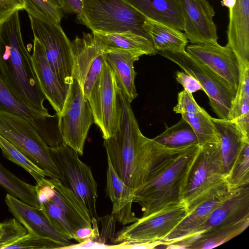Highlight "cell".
Here are the masks:
<instances>
[{
  "label": "cell",
  "instance_id": "cell-1",
  "mask_svg": "<svg viewBox=\"0 0 249 249\" xmlns=\"http://www.w3.org/2000/svg\"><path fill=\"white\" fill-rule=\"evenodd\" d=\"M118 99L120 116L117 128L112 136L104 140V145L118 176L137 194L163 161L186 148H168L144 136L131 103L120 89Z\"/></svg>",
  "mask_w": 249,
  "mask_h": 249
},
{
  "label": "cell",
  "instance_id": "cell-2",
  "mask_svg": "<svg viewBox=\"0 0 249 249\" xmlns=\"http://www.w3.org/2000/svg\"><path fill=\"white\" fill-rule=\"evenodd\" d=\"M19 11L0 24V72L9 90L23 104L46 117V97L21 32Z\"/></svg>",
  "mask_w": 249,
  "mask_h": 249
},
{
  "label": "cell",
  "instance_id": "cell-3",
  "mask_svg": "<svg viewBox=\"0 0 249 249\" xmlns=\"http://www.w3.org/2000/svg\"><path fill=\"white\" fill-rule=\"evenodd\" d=\"M199 146L187 147L171 156L150 174L134 199L142 207V217L183 202L182 190Z\"/></svg>",
  "mask_w": 249,
  "mask_h": 249
},
{
  "label": "cell",
  "instance_id": "cell-4",
  "mask_svg": "<svg viewBox=\"0 0 249 249\" xmlns=\"http://www.w3.org/2000/svg\"><path fill=\"white\" fill-rule=\"evenodd\" d=\"M83 14L82 24L92 32L130 31L150 39L142 28L146 17L126 0H84Z\"/></svg>",
  "mask_w": 249,
  "mask_h": 249
},
{
  "label": "cell",
  "instance_id": "cell-5",
  "mask_svg": "<svg viewBox=\"0 0 249 249\" xmlns=\"http://www.w3.org/2000/svg\"><path fill=\"white\" fill-rule=\"evenodd\" d=\"M0 135L42 169L47 177L60 180L49 146L26 119L0 110Z\"/></svg>",
  "mask_w": 249,
  "mask_h": 249
},
{
  "label": "cell",
  "instance_id": "cell-6",
  "mask_svg": "<svg viewBox=\"0 0 249 249\" xmlns=\"http://www.w3.org/2000/svg\"><path fill=\"white\" fill-rule=\"evenodd\" d=\"M49 150L61 182L84 204L91 219H97V184L90 167L80 160L76 151L63 142L57 147H49Z\"/></svg>",
  "mask_w": 249,
  "mask_h": 249
},
{
  "label": "cell",
  "instance_id": "cell-7",
  "mask_svg": "<svg viewBox=\"0 0 249 249\" xmlns=\"http://www.w3.org/2000/svg\"><path fill=\"white\" fill-rule=\"evenodd\" d=\"M28 15L34 37L42 45L46 59L57 78L68 89L73 80L71 41L60 23L44 16Z\"/></svg>",
  "mask_w": 249,
  "mask_h": 249
},
{
  "label": "cell",
  "instance_id": "cell-8",
  "mask_svg": "<svg viewBox=\"0 0 249 249\" xmlns=\"http://www.w3.org/2000/svg\"><path fill=\"white\" fill-rule=\"evenodd\" d=\"M225 179L217 142L199 145L182 190V200L188 213L212 188Z\"/></svg>",
  "mask_w": 249,
  "mask_h": 249
},
{
  "label": "cell",
  "instance_id": "cell-9",
  "mask_svg": "<svg viewBox=\"0 0 249 249\" xmlns=\"http://www.w3.org/2000/svg\"><path fill=\"white\" fill-rule=\"evenodd\" d=\"M157 53L174 62L185 72L194 77L208 96L210 105L218 118L229 120L236 93L234 88L193 58L185 50L158 52Z\"/></svg>",
  "mask_w": 249,
  "mask_h": 249
},
{
  "label": "cell",
  "instance_id": "cell-10",
  "mask_svg": "<svg viewBox=\"0 0 249 249\" xmlns=\"http://www.w3.org/2000/svg\"><path fill=\"white\" fill-rule=\"evenodd\" d=\"M56 114L63 142L82 156L85 141L94 120L89 104L75 79L70 85L61 111Z\"/></svg>",
  "mask_w": 249,
  "mask_h": 249
},
{
  "label": "cell",
  "instance_id": "cell-11",
  "mask_svg": "<svg viewBox=\"0 0 249 249\" xmlns=\"http://www.w3.org/2000/svg\"><path fill=\"white\" fill-rule=\"evenodd\" d=\"M188 214L182 202L144 217L119 231L111 239L114 244L161 241Z\"/></svg>",
  "mask_w": 249,
  "mask_h": 249
},
{
  "label": "cell",
  "instance_id": "cell-12",
  "mask_svg": "<svg viewBox=\"0 0 249 249\" xmlns=\"http://www.w3.org/2000/svg\"><path fill=\"white\" fill-rule=\"evenodd\" d=\"M118 91L114 73L106 61L87 99L94 123L100 128L104 140L112 136L117 128L120 116Z\"/></svg>",
  "mask_w": 249,
  "mask_h": 249
},
{
  "label": "cell",
  "instance_id": "cell-13",
  "mask_svg": "<svg viewBox=\"0 0 249 249\" xmlns=\"http://www.w3.org/2000/svg\"><path fill=\"white\" fill-rule=\"evenodd\" d=\"M73 62L72 77L88 99L106 61V46L93 32L83 33L71 42Z\"/></svg>",
  "mask_w": 249,
  "mask_h": 249
},
{
  "label": "cell",
  "instance_id": "cell-14",
  "mask_svg": "<svg viewBox=\"0 0 249 249\" xmlns=\"http://www.w3.org/2000/svg\"><path fill=\"white\" fill-rule=\"evenodd\" d=\"M185 50L237 90L240 77V64L237 56L227 44H191Z\"/></svg>",
  "mask_w": 249,
  "mask_h": 249
},
{
  "label": "cell",
  "instance_id": "cell-15",
  "mask_svg": "<svg viewBox=\"0 0 249 249\" xmlns=\"http://www.w3.org/2000/svg\"><path fill=\"white\" fill-rule=\"evenodd\" d=\"M184 22V34L191 44H218L213 18L215 12L208 0H177Z\"/></svg>",
  "mask_w": 249,
  "mask_h": 249
},
{
  "label": "cell",
  "instance_id": "cell-16",
  "mask_svg": "<svg viewBox=\"0 0 249 249\" xmlns=\"http://www.w3.org/2000/svg\"><path fill=\"white\" fill-rule=\"evenodd\" d=\"M35 187L37 198L48 199L58 206L76 231L92 226L86 206L59 179L45 177L36 182Z\"/></svg>",
  "mask_w": 249,
  "mask_h": 249
},
{
  "label": "cell",
  "instance_id": "cell-17",
  "mask_svg": "<svg viewBox=\"0 0 249 249\" xmlns=\"http://www.w3.org/2000/svg\"><path fill=\"white\" fill-rule=\"evenodd\" d=\"M0 110L26 119L49 147H56L62 143L57 115L46 117L17 99L6 85L0 72Z\"/></svg>",
  "mask_w": 249,
  "mask_h": 249
},
{
  "label": "cell",
  "instance_id": "cell-18",
  "mask_svg": "<svg viewBox=\"0 0 249 249\" xmlns=\"http://www.w3.org/2000/svg\"><path fill=\"white\" fill-rule=\"evenodd\" d=\"M236 189L231 188L225 179L218 184L161 241V245L165 246L194 235L212 213Z\"/></svg>",
  "mask_w": 249,
  "mask_h": 249
},
{
  "label": "cell",
  "instance_id": "cell-19",
  "mask_svg": "<svg viewBox=\"0 0 249 249\" xmlns=\"http://www.w3.org/2000/svg\"><path fill=\"white\" fill-rule=\"evenodd\" d=\"M5 202L9 211L28 233L53 240L60 244L62 249L73 244L53 226L39 207L28 205L9 194L6 195Z\"/></svg>",
  "mask_w": 249,
  "mask_h": 249
},
{
  "label": "cell",
  "instance_id": "cell-20",
  "mask_svg": "<svg viewBox=\"0 0 249 249\" xmlns=\"http://www.w3.org/2000/svg\"><path fill=\"white\" fill-rule=\"evenodd\" d=\"M31 57L34 71L46 99L58 114L63 106L68 89L61 84L52 70L42 45L36 37Z\"/></svg>",
  "mask_w": 249,
  "mask_h": 249
},
{
  "label": "cell",
  "instance_id": "cell-21",
  "mask_svg": "<svg viewBox=\"0 0 249 249\" xmlns=\"http://www.w3.org/2000/svg\"><path fill=\"white\" fill-rule=\"evenodd\" d=\"M248 217H249V185L236 189L212 213L194 234L189 237L211 229L235 223Z\"/></svg>",
  "mask_w": 249,
  "mask_h": 249
},
{
  "label": "cell",
  "instance_id": "cell-22",
  "mask_svg": "<svg viewBox=\"0 0 249 249\" xmlns=\"http://www.w3.org/2000/svg\"><path fill=\"white\" fill-rule=\"evenodd\" d=\"M107 161L106 194L112 203L111 214L124 226L133 223L138 219L132 209L136 193L118 176L107 156Z\"/></svg>",
  "mask_w": 249,
  "mask_h": 249
},
{
  "label": "cell",
  "instance_id": "cell-23",
  "mask_svg": "<svg viewBox=\"0 0 249 249\" xmlns=\"http://www.w3.org/2000/svg\"><path fill=\"white\" fill-rule=\"evenodd\" d=\"M249 217L232 224L218 226L196 236L166 245L167 249H210L229 241L249 226Z\"/></svg>",
  "mask_w": 249,
  "mask_h": 249
},
{
  "label": "cell",
  "instance_id": "cell-24",
  "mask_svg": "<svg viewBox=\"0 0 249 249\" xmlns=\"http://www.w3.org/2000/svg\"><path fill=\"white\" fill-rule=\"evenodd\" d=\"M142 55L126 50L106 48V61L111 68L120 90L131 103L138 95L135 85L134 62Z\"/></svg>",
  "mask_w": 249,
  "mask_h": 249
},
{
  "label": "cell",
  "instance_id": "cell-25",
  "mask_svg": "<svg viewBox=\"0 0 249 249\" xmlns=\"http://www.w3.org/2000/svg\"><path fill=\"white\" fill-rule=\"evenodd\" d=\"M217 139V146L223 164L225 178L238 157L244 141L235 124L231 120L212 117Z\"/></svg>",
  "mask_w": 249,
  "mask_h": 249
},
{
  "label": "cell",
  "instance_id": "cell-26",
  "mask_svg": "<svg viewBox=\"0 0 249 249\" xmlns=\"http://www.w3.org/2000/svg\"><path fill=\"white\" fill-rule=\"evenodd\" d=\"M126 0L146 18L183 31V16L177 0Z\"/></svg>",
  "mask_w": 249,
  "mask_h": 249
},
{
  "label": "cell",
  "instance_id": "cell-27",
  "mask_svg": "<svg viewBox=\"0 0 249 249\" xmlns=\"http://www.w3.org/2000/svg\"><path fill=\"white\" fill-rule=\"evenodd\" d=\"M142 28L157 52L183 51L189 42L182 31L147 18Z\"/></svg>",
  "mask_w": 249,
  "mask_h": 249
},
{
  "label": "cell",
  "instance_id": "cell-28",
  "mask_svg": "<svg viewBox=\"0 0 249 249\" xmlns=\"http://www.w3.org/2000/svg\"><path fill=\"white\" fill-rule=\"evenodd\" d=\"M106 45V48L121 49L143 55H155L157 52L148 38L130 31L118 33L93 32Z\"/></svg>",
  "mask_w": 249,
  "mask_h": 249
},
{
  "label": "cell",
  "instance_id": "cell-29",
  "mask_svg": "<svg viewBox=\"0 0 249 249\" xmlns=\"http://www.w3.org/2000/svg\"><path fill=\"white\" fill-rule=\"evenodd\" d=\"M152 139L162 145L174 149L199 145L192 127L182 118L176 124L170 127L166 126L162 133Z\"/></svg>",
  "mask_w": 249,
  "mask_h": 249
},
{
  "label": "cell",
  "instance_id": "cell-30",
  "mask_svg": "<svg viewBox=\"0 0 249 249\" xmlns=\"http://www.w3.org/2000/svg\"><path fill=\"white\" fill-rule=\"evenodd\" d=\"M0 186L8 194L27 204L35 207L39 206L35 186L20 179L4 167L0 162Z\"/></svg>",
  "mask_w": 249,
  "mask_h": 249
},
{
  "label": "cell",
  "instance_id": "cell-31",
  "mask_svg": "<svg viewBox=\"0 0 249 249\" xmlns=\"http://www.w3.org/2000/svg\"><path fill=\"white\" fill-rule=\"evenodd\" d=\"M181 118L192 127L198 138L199 145L209 142H217L212 117L202 107L181 114Z\"/></svg>",
  "mask_w": 249,
  "mask_h": 249
},
{
  "label": "cell",
  "instance_id": "cell-32",
  "mask_svg": "<svg viewBox=\"0 0 249 249\" xmlns=\"http://www.w3.org/2000/svg\"><path fill=\"white\" fill-rule=\"evenodd\" d=\"M225 180L232 189L249 185V139L244 141L241 152Z\"/></svg>",
  "mask_w": 249,
  "mask_h": 249
},
{
  "label": "cell",
  "instance_id": "cell-33",
  "mask_svg": "<svg viewBox=\"0 0 249 249\" xmlns=\"http://www.w3.org/2000/svg\"><path fill=\"white\" fill-rule=\"evenodd\" d=\"M239 64V80L229 120L249 113V62Z\"/></svg>",
  "mask_w": 249,
  "mask_h": 249
},
{
  "label": "cell",
  "instance_id": "cell-34",
  "mask_svg": "<svg viewBox=\"0 0 249 249\" xmlns=\"http://www.w3.org/2000/svg\"><path fill=\"white\" fill-rule=\"evenodd\" d=\"M0 148L5 158L25 170L36 182L47 177L42 169L0 135Z\"/></svg>",
  "mask_w": 249,
  "mask_h": 249
},
{
  "label": "cell",
  "instance_id": "cell-35",
  "mask_svg": "<svg viewBox=\"0 0 249 249\" xmlns=\"http://www.w3.org/2000/svg\"><path fill=\"white\" fill-rule=\"evenodd\" d=\"M28 14L44 16L60 23L64 17L60 0H21Z\"/></svg>",
  "mask_w": 249,
  "mask_h": 249
},
{
  "label": "cell",
  "instance_id": "cell-36",
  "mask_svg": "<svg viewBox=\"0 0 249 249\" xmlns=\"http://www.w3.org/2000/svg\"><path fill=\"white\" fill-rule=\"evenodd\" d=\"M62 248L60 244L53 240L27 232L22 237L8 245L5 249H56Z\"/></svg>",
  "mask_w": 249,
  "mask_h": 249
},
{
  "label": "cell",
  "instance_id": "cell-37",
  "mask_svg": "<svg viewBox=\"0 0 249 249\" xmlns=\"http://www.w3.org/2000/svg\"><path fill=\"white\" fill-rule=\"evenodd\" d=\"M1 223L3 232L0 239V249H5L8 245L28 232L25 227L16 218L6 220Z\"/></svg>",
  "mask_w": 249,
  "mask_h": 249
},
{
  "label": "cell",
  "instance_id": "cell-38",
  "mask_svg": "<svg viewBox=\"0 0 249 249\" xmlns=\"http://www.w3.org/2000/svg\"><path fill=\"white\" fill-rule=\"evenodd\" d=\"M91 227H85L78 229L74 233L73 239L78 243L87 240L100 241V234L97 219H91Z\"/></svg>",
  "mask_w": 249,
  "mask_h": 249
},
{
  "label": "cell",
  "instance_id": "cell-39",
  "mask_svg": "<svg viewBox=\"0 0 249 249\" xmlns=\"http://www.w3.org/2000/svg\"><path fill=\"white\" fill-rule=\"evenodd\" d=\"M21 0H0V24L17 11L24 10Z\"/></svg>",
  "mask_w": 249,
  "mask_h": 249
},
{
  "label": "cell",
  "instance_id": "cell-40",
  "mask_svg": "<svg viewBox=\"0 0 249 249\" xmlns=\"http://www.w3.org/2000/svg\"><path fill=\"white\" fill-rule=\"evenodd\" d=\"M176 79L184 88V90L188 93L192 94L200 90H203L198 81L192 75L185 71H177Z\"/></svg>",
  "mask_w": 249,
  "mask_h": 249
},
{
  "label": "cell",
  "instance_id": "cell-41",
  "mask_svg": "<svg viewBox=\"0 0 249 249\" xmlns=\"http://www.w3.org/2000/svg\"><path fill=\"white\" fill-rule=\"evenodd\" d=\"M84 0H60L61 9L65 13H73L77 19L83 23L84 17L83 9Z\"/></svg>",
  "mask_w": 249,
  "mask_h": 249
},
{
  "label": "cell",
  "instance_id": "cell-42",
  "mask_svg": "<svg viewBox=\"0 0 249 249\" xmlns=\"http://www.w3.org/2000/svg\"><path fill=\"white\" fill-rule=\"evenodd\" d=\"M116 249V244L108 245L99 241L87 240L76 244H72L64 249Z\"/></svg>",
  "mask_w": 249,
  "mask_h": 249
},
{
  "label": "cell",
  "instance_id": "cell-43",
  "mask_svg": "<svg viewBox=\"0 0 249 249\" xmlns=\"http://www.w3.org/2000/svg\"><path fill=\"white\" fill-rule=\"evenodd\" d=\"M231 121L235 124L244 137L249 138V113L241 115Z\"/></svg>",
  "mask_w": 249,
  "mask_h": 249
},
{
  "label": "cell",
  "instance_id": "cell-44",
  "mask_svg": "<svg viewBox=\"0 0 249 249\" xmlns=\"http://www.w3.org/2000/svg\"><path fill=\"white\" fill-rule=\"evenodd\" d=\"M116 249H154L161 245L160 242H142V243H121L116 244Z\"/></svg>",
  "mask_w": 249,
  "mask_h": 249
},
{
  "label": "cell",
  "instance_id": "cell-45",
  "mask_svg": "<svg viewBox=\"0 0 249 249\" xmlns=\"http://www.w3.org/2000/svg\"><path fill=\"white\" fill-rule=\"evenodd\" d=\"M2 226V223H0V227Z\"/></svg>",
  "mask_w": 249,
  "mask_h": 249
}]
</instances>
